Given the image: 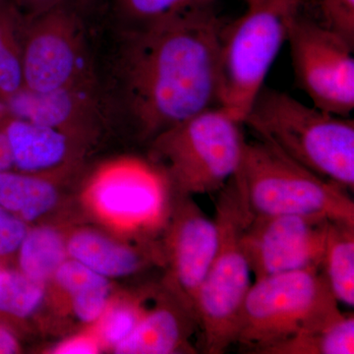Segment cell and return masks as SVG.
I'll return each instance as SVG.
<instances>
[{
    "label": "cell",
    "instance_id": "cb8c5ba5",
    "mask_svg": "<svg viewBox=\"0 0 354 354\" xmlns=\"http://www.w3.org/2000/svg\"><path fill=\"white\" fill-rule=\"evenodd\" d=\"M46 285L19 269H0V316L27 319L37 313L46 298Z\"/></svg>",
    "mask_w": 354,
    "mask_h": 354
},
{
    "label": "cell",
    "instance_id": "484cf974",
    "mask_svg": "<svg viewBox=\"0 0 354 354\" xmlns=\"http://www.w3.org/2000/svg\"><path fill=\"white\" fill-rule=\"evenodd\" d=\"M315 6L324 25L354 44V0H315Z\"/></svg>",
    "mask_w": 354,
    "mask_h": 354
},
{
    "label": "cell",
    "instance_id": "5bb4252c",
    "mask_svg": "<svg viewBox=\"0 0 354 354\" xmlns=\"http://www.w3.org/2000/svg\"><path fill=\"white\" fill-rule=\"evenodd\" d=\"M1 129L10 151L12 169L27 174H50L75 167L90 143L10 113Z\"/></svg>",
    "mask_w": 354,
    "mask_h": 354
},
{
    "label": "cell",
    "instance_id": "8fae6325",
    "mask_svg": "<svg viewBox=\"0 0 354 354\" xmlns=\"http://www.w3.org/2000/svg\"><path fill=\"white\" fill-rule=\"evenodd\" d=\"M330 221L317 215L250 214L242 244L255 279L301 270H323Z\"/></svg>",
    "mask_w": 354,
    "mask_h": 354
},
{
    "label": "cell",
    "instance_id": "5b68a950",
    "mask_svg": "<svg viewBox=\"0 0 354 354\" xmlns=\"http://www.w3.org/2000/svg\"><path fill=\"white\" fill-rule=\"evenodd\" d=\"M252 216L317 215L354 223L349 191L317 176L271 144L245 141L235 174Z\"/></svg>",
    "mask_w": 354,
    "mask_h": 354
},
{
    "label": "cell",
    "instance_id": "9a60e30c",
    "mask_svg": "<svg viewBox=\"0 0 354 354\" xmlns=\"http://www.w3.org/2000/svg\"><path fill=\"white\" fill-rule=\"evenodd\" d=\"M165 295L146 310L132 334L114 353H197L189 342L191 335L199 327L197 316L169 291Z\"/></svg>",
    "mask_w": 354,
    "mask_h": 354
},
{
    "label": "cell",
    "instance_id": "ba28073f",
    "mask_svg": "<svg viewBox=\"0 0 354 354\" xmlns=\"http://www.w3.org/2000/svg\"><path fill=\"white\" fill-rule=\"evenodd\" d=\"M22 60L24 88L31 92L97 80L81 12L72 0L27 17Z\"/></svg>",
    "mask_w": 354,
    "mask_h": 354
},
{
    "label": "cell",
    "instance_id": "83f0119b",
    "mask_svg": "<svg viewBox=\"0 0 354 354\" xmlns=\"http://www.w3.org/2000/svg\"><path fill=\"white\" fill-rule=\"evenodd\" d=\"M102 351L92 330L73 335L57 344L53 348V353L57 354H95Z\"/></svg>",
    "mask_w": 354,
    "mask_h": 354
},
{
    "label": "cell",
    "instance_id": "603a6c76",
    "mask_svg": "<svg viewBox=\"0 0 354 354\" xmlns=\"http://www.w3.org/2000/svg\"><path fill=\"white\" fill-rule=\"evenodd\" d=\"M218 0H113L120 27H141L186 14L216 9Z\"/></svg>",
    "mask_w": 354,
    "mask_h": 354
},
{
    "label": "cell",
    "instance_id": "7c38bea8",
    "mask_svg": "<svg viewBox=\"0 0 354 354\" xmlns=\"http://www.w3.org/2000/svg\"><path fill=\"white\" fill-rule=\"evenodd\" d=\"M177 196L165 239V288L196 315L198 291L218 248V227L192 197Z\"/></svg>",
    "mask_w": 354,
    "mask_h": 354
},
{
    "label": "cell",
    "instance_id": "1f68e13d",
    "mask_svg": "<svg viewBox=\"0 0 354 354\" xmlns=\"http://www.w3.org/2000/svg\"><path fill=\"white\" fill-rule=\"evenodd\" d=\"M72 1L74 2L80 12H83V11H87L94 7L99 0H72Z\"/></svg>",
    "mask_w": 354,
    "mask_h": 354
},
{
    "label": "cell",
    "instance_id": "9c48e42d",
    "mask_svg": "<svg viewBox=\"0 0 354 354\" xmlns=\"http://www.w3.org/2000/svg\"><path fill=\"white\" fill-rule=\"evenodd\" d=\"M286 41L297 85L313 106L349 118L354 109V44L304 13V4L291 18Z\"/></svg>",
    "mask_w": 354,
    "mask_h": 354
},
{
    "label": "cell",
    "instance_id": "ac0fdd59",
    "mask_svg": "<svg viewBox=\"0 0 354 354\" xmlns=\"http://www.w3.org/2000/svg\"><path fill=\"white\" fill-rule=\"evenodd\" d=\"M51 283L68 298L74 316L92 326L113 299L111 279L68 258L55 272Z\"/></svg>",
    "mask_w": 354,
    "mask_h": 354
},
{
    "label": "cell",
    "instance_id": "44dd1931",
    "mask_svg": "<svg viewBox=\"0 0 354 354\" xmlns=\"http://www.w3.org/2000/svg\"><path fill=\"white\" fill-rule=\"evenodd\" d=\"M324 274L339 304L354 306V223L330 221L326 239Z\"/></svg>",
    "mask_w": 354,
    "mask_h": 354
},
{
    "label": "cell",
    "instance_id": "6da1fadb",
    "mask_svg": "<svg viewBox=\"0 0 354 354\" xmlns=\"http://www.w3.org/2000/svg\"><path fill=\"white\" fill-rule=\"evenodd\" d=\"M227 21L216 9L120 27L114 106L138 138L156 137L218 106V57Z\"/></svg>",
    "mask_w": 354,
    "mask_h": 354
},
{
    "label": "cell",
    "instance_id": "30bf717a",
    "mask_svg": "<svg viewBox=\"0 0 354 354\" xmlns=\"http://www.w3.org/2000/svg\"><path fill=\"white\" fill-rule=\"evenodd\" d=\"M171 184L157 165L120 158L102 165L86 186L88 208L120 232H146L169 214Z\"/></svg>",
    "mask_w": 354,
    "mask_h": 354
},
{
    "label": "cell",
    "instance_id": "277c9868",
    "mask_svg": "<svg viewBox=\"0 0 354 354\" xmlns=\"http://www.w3.org/2000/svg\"><path fill=\"white\" fill-rule=\"evenodd\" d=\"M250 212L234 176L218 192L214 218L218 227V248L198 291L196 315L204 353H225L236 342L252 274L242 244Z\"/></svg>",
    "mask_w": 354,
    "mask_h": 354
},
{
    "label": "cell",
    "instance_id": "d6a6232c",
    "mask_svg": "<svg viewBox=\"0 0 354 354\" xmlns=\"http://www.w3.org/2000/svg\"><path fill=\"white\" fill-rule=\"evenodd\" d=\"M9 111L7 109L6 104H4L3 102H0V127H1L3 121L6 120L7 116H8Z\"/></svg>",
    "mask_w": 354,
    "mask_h": 354
},
{
    "label": "cell",
    "instance_id": "ffe728a7",
    "mask_svg": "<svg viewBox=\"0 0 354 354\" xmlns=\"http://www.w3.org/2000/svg\"><path fill=\"white\" fill-rule=\"evenodd\" d=\"M16 256L17 268L23 274L48 285L69 258L67 237L50 225L29 227Z\"/></svg>",
    "mask_w": 354,
    "mask_h": 354
},
{
    "label": "cell",
    "instance_id": "4dcf8cb0",
    "mask_svg": "<svg viewBox=\"0 0 354 354\" xmlns=\"http://www.w3.org/2000/svg\"><path fill=\"white\" fill-rule=\"evenodd\" d=\"M12 160L7 144L6 135L0 127V172L12 169Z\"/></svg>",
    "mask_w": 354,
    "mask_h": 354
},
{
    "label": "cell",
    "instance_id": "f546056e",
    "mask_svg": "<svg viewBox=\"0 0 354 354\" xmlns=\"http://www.w3.org/2000/svg\"><path fill=\"white\" fill-rule=\"evenodd\" d=\"M19 351V341L13 330L0 323V354H14Z\"/></svg>",
    "mask_w": 354,
    "mask_h": 354
},
{
    "label": "cell",
    "instance_id": "d4e9b609",
    "mask_svg": "<svg viewBox=\"0 0 354 354\" xmlns=\"http://www.w3.org/2000/svg\"><path fill=\"white\" fill-rule=\"evenodd\" d=\"M146 310L141 297L114 298L90 330L102 349L114 351L132 334Z\"/></svg>",
    "mask_w": 354,
    "mask_h": 354
},
{
    "label": "cell",
    "instance_id": "2e32d148",
    "mask_svg": "<svg viewBox=\"0 0 354 354\" xmlns=\"http://www.w3.org/2000/svg\"><path fill=\"white\" fill-rule=\"evenodd\" d=\"M67 252L75 260L109 279L124 278L141 270L147 255L93 230H79L67 237Z\"/></svg>",
    "mask_w": 354,
    "mask_h": 354
},
{
    "label": "cell",
    "instance_id": "7402d4cb",
    "mask_svg": "<svg viewBox=\"0 0 354 354\" xmlns=\"http://www.w3.org/2000/svg\"><path fill=\"white\" fill-rule=\"evenodd\" d=\"M353 312L319 329L301 333L279 342L263 354H353Z\"/></svg>",
    "mask_w": 354,
    "mask_h": 354
},
{
    "label": "cell",
    "instance_id": "4fadbf2b",
    "mask_svg": "<svg viewBox=\"0 0 354 354\" xmlns=\"http://www.w3.org/2000/svg\"><path fill=\"white\" fill-rule=\"evenodd\" d=\"M9 113L92 141L109 114L99 81L50 92L22 91L6 104Z\"/></svg>",
    "mask_w": 354,
    "mask_h": 354
},
{
    "label": "cell",
    "instance_id": "f1b7e54d",
    "mask_svg": "<svg viewBox=\"0 0 354 354\" xmlns=\"http://www.w3.org/2000/svg\"><path fill=\"white\" fill-rule=\"evenodd\" d=\"M27 17L44 12L66 0H14Z\"/></svg>",
    "mask_w": 354,
    "mask_h": 354
},
{
    "label": "cell",
    "instance_id": "e575fe53",
    "mask_svg": "<svg viewBox=\"0 0 354 354\" xmlns=\"http://www.w3.org/2000/svg\"><path fill=\"white\" fill-rule=\"evenodd\" d=\"M0 1H2V0H0Z\"/></svg>",
    "mask_w": 354,
    "mask_h": 354
},
{
    "label": "cell",
    "instance_id": "e0dca14e",
    "mask_svg": "<svg viewBox=\"0 0 354 354\" xmlns=\"http://www.w3.org/2000/svg\"><path fill=\"white\" fill-rule=\"evenodd\" d=\"M72 169L50 174H27L8 169L0 172V206L29 225L57 206V177Z\"/></svg>",
    "mask_w": 354,
    "mask_h": 354
},
{
    "label": "cell",
    "instance_id": "7a4b0ae2",
    "mask_svg": "<svg viewBox=\"0 0 354 354\" xmlns=\"http://www.w3.org/2000/svg\"><path fill=\"white\" fill-rule=\"evenodd\" d=\"M243 124L297 164L353 192V120L264 86Z\"/></svg>",
    "mask_w": 354,
    "mask_h": 354
},
{
    "label": "cell",
    "instance_id": "4316f807",
    "mask_svg": "<svg viewBox=\"0 0 354 354\" xmlns=\"http://www.w3.org/2000/svg\"><path fill=\"white\" fill-rule=\"evenodd\" d=\"M29 225L0 206V259L16 255Z\"/></svg>",
    "mask_w": 354,
    "mask_h": 354
},
{
    "label": "cell",
    "instance_id": "8992f818",
    "mask_svg": "<svg viewBox=\"0 0 354 354\" xmlns=\"http://www.w3.org/2000/svg\"><path fill=\"white\" fill-rule=\"evenodd\" d=\"M342 313L322 270L266 277L247 293L235 344L263 354L285 339L329 325Z\"/></svg>",
    "mask_w": 354,
    "mask_h": 354
},
{
    "label": "cell",
    "instance_id": "52a82bcc",
    "mask_svg": "<svg viewBox=\"0 0 354 354\" xmlns=\"http://www.w3.org/2000/svg\"><path fill=\"white\" fill-rule=\"evenodd\" d=\"M302 0H261L225 22L218 57V106L243 122L288 39Z\"/></svg>",
    "mask_w": 354,
    "mask_h": 354
},
{
    "label": "cell",
    "instance_id": "836d02e7",
    "mask_svg": "<svg viewBox=\"0 0 354 354\" xmlns=\"http://www.w3.org/2000/svg\"><path fill=\"white\" fill-rule=\"evenodd\" d=\"M246 3V6H252L254 4L258 3V2L261 1V0H243Z\"/></svg>",
    "mask_w": 354,
    "mask_h": 354
},
{
    "label": "cell",
    "instance_id": "3957f363",
    "mask_svg": "<svg viewBox=\"0 0 354 354\" xmlns=\"http://www.w3.org/2000/svg\"><path fill=\"white\" fill-rule=\"evenodd\" d=\"M243 127L223 106L205 109L151 141L153 157L177 195L218 193L241 167Z\"/></svg>",
    "mask_w": 354,
    "mask_h": 354
},
{
    "label": "cell",
    "instance_id": "d6986e66",
    "mask_svg": "<svg viewBox=\"0 0 354 354\" xmlns=\"http://www.w3.org/2000/svg\"><path fill=\"white\" fill-rule=\"evenodd\" d=\"M26 19L14 0L0 1V102L4 104L24 88L22 55Z\"/></svg>",
    "mask_w": 354,
    "mask_h": 354
}]
</instances>
